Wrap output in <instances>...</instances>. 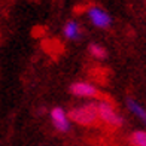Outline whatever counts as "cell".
<instances>
[{"label": "cell", "mask_w": 146, "mask_h": 146, "mask_svg": "<svg viewBox=\"0 0 146 146\" xmlns=\"http://www.w3.org/2000/svg\"><path fill=\"white\" fill-rule=\"evenodd\" d=\"M70 122H75L84 127H91L98 121V110H97V103H87L84 106L73 108L67 113Z\"/></svg>", "instance_id": "cell-1"}, {"label": "cell", "mask_w": 146, "mask_h": 146, "mask_svg": "<svg viewBox=\"0 0 146 146\" xmlns=\"http://www.w3.org/2000/svg\"><path fill=\"white\" fill-rule=\"evenodd\" d=\"M97 110H98V119H102L104 124H108L109 127H121L124 119L122 116L115 110L108 100H100L97 102Z\"/></svg>", "instance_id": "cell-2"}, {"label": "cell", "mask_w": 146, "mask_h": 146, "mask_svg": "<svg viewBox=\"0 0 146 146\" xmlns=\"http://www.w3.org/2000/svg\"><path fill=\"white\" fill-rule=\"evenodd\" d=\"M85 14H87V18L90 19V23L97 29H103V30L110 29L112 23H113L112 17L100 6H90Z\"/></svg>", "instance_id": "cell-3"}, {"label": "cell", "mask_w": 146, "mask_h": 146, "mask_svg": "<svg viewBox=\"0 0 146 146\" xmlns=\"http://www.w3.org/2000/svg\"><path fill=\"white\" fill-rule=\"evenodd\" d=\"M51 121H52V125L55 127V130H58L60 133H67L70 131L72 128V122L70 119L67 116V112H66L63 108H60V106H57V108H54L51 110Z\"/></svg>", "instance_id": "cell-4"}, {"label": "cell", "mask_w": 146, "mask_h": 146, "mask_svg": "<svg viewBox=\"0 0 146 146\" xmlns=\"http://www.w3.org/2000/svg\"><path fill=\"white\" fill-rule=\"evenodd\" d=\"M70 92L75 97H81V98H94L98 96V90L96 85L85 81L73 82L70 85Z\"/></svg>", "instance_id": "cell-5"}, {"label": "cell", "mask_w": 146, "mask_h": 146, "mask_svg": "<svg viewBox=\"0 0 146 146\" xmlns=\"http://www.w3.org/2000/svg\"><path fill=\"white\" fill-rule=\"evenodd\" d=\"M63 35L67 40H78L82 35V30H81L79 23L75 21V19H69L63 27Z\"/></svg>", "instance_id": "cell-6"}, {"label": "cell", "mask_w": 146, "mask_h": 146, "mask_svg": "<svg viewBox=\"0 0 146 146\" xmlns=\"http://www.w3.org/2000/svg\"><path fill=\"white\" fill-rule=\"evenodd\" d=\"M125 104H127V109L131 112L134 116H137L140 121L146 125V108L143 104H140L137 100H134V98H127L125 100Z\"/></svg>", "instance_id": "cell-7"}, {"label": "cell", "mask_w": 146, "mask_h": 146, "mask_svg": "<svg viewBox=\"0 0 146 146\" xmlns=\"http://www.w3.org/2000/svg\"><path fill=\"white\" fill-rule=\"evenodd\" d=\"M88 51H90V54L97 58V60H104V58H108V49L104 48L103 45L100 43H90L88 45Z\"/></svg>", "instance_id": "cell-8"}, {"label": "cell", "mask_w": 146, "mask_h": 146, "mask_svg": "<svg viewBox=\"0 0 146 146\" xmlns=\"http://www.w3.org/2000/svg\"><path fill=\"white\" fill-rule=\"evenodd\" d=\"M130 143L131 146H146V131L137 130L130 134Z\"/></svg>", "instance_id": "cell-9"}]
</instances>
